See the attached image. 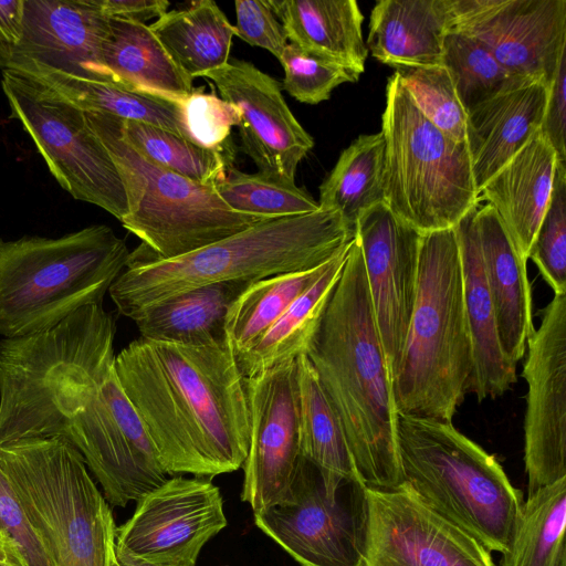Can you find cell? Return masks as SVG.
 <instances>
[{
	"instance_id": "ab89813d",
	"label": "cell",
	"mask_w": 566,
	"mask_h": 566,
	"mask_svg": "<svg viewBox=\"0 0 566 566\" xmlns=\"http://www.w3.org/2000/svg\"><path fill=\"white\" fill-rule=\"evenodd\" d=\"M554 294H566V164L557 161L548 207L528 251Z\"/></svg>"
},
{
	"instance_id": "bcb514c9",
	"label": "cell",
	"mask_w": 566,
	"mask_h": 566,
	"mask_svg": "<svg viewBox=\"0 0 566 566\" xmlns=\"http://www.w3.org/2000/svg\"><path fill=\"white\" fill-rule=\"evenodd\" d=\"M94 4L108 18H118L146 23L167 12V0H93Z\"/></svg>"
},
{
	"instance_id": "83f0119b",
	"label": "cell",
	"mask_w": 566,
	"mask_h": 566,
	"mask_svg": "<svg viewBox=\"0 0 566 566\" xmlns=\"http://www.w3.org/2000/svg\"><path fill=\"white\" fill-rule=\"evenodd\" d=\"M287 40L301 50L355 71H365L368 49L364 14L355 0H269Z\"/></svg>"
},
{
	"instance_id": "d590c367",
	"label": "cell",
	"mask_w": 566,
	"mask_h": 566,
	"mask_svg": "<svg viewBox=\"0 0 566 566\" xmlns=\"http://www.w3.org/2000/svg\"><path fill=\"white\" fill-rule=\"evenodd\" d=\"M117 118L120 137L153 164L203 185H214L231 167L223 151L202 148L159 127Z\"/></svg>"
},
{
	"instance_id": "f907efd6",
	"label": "cell",
	"mask_w": 566,
	"mask_h": 566,
	"mask_svg": "<svg viewBox=\"0 0 566 566\" xmlns=\"http://www.w3.org/2000/svg\"><path fill=\"white\" fill-rule=\"evenodd\" d=\"M120 566H134V565H130V564H124V563H118Z\"/></svg>"
},
{
	"instance_id": "7bdbcfd3",
	"label": "cell",
	"mask_w": 566,
	"mask_h": 566,
	"mask_svg": "<svg viewBox=\"0 0 566 566\" xmlns=\"http://www.w3.org/2000/svg\"><path fill=\"white\" fill-rule=\"evenodd\" d=\"M0 531L13 542L23 566H52L1 467Z\"/></svg>"
},
{
	"instance_id": "c3c4849f",
	"label": "cell",
	"mask_w": 566,
	"mask_h": 566,
	"mask_svg": "<svg viewBox=\"0 0 566 566\" xmlns=\"http://www.w3.org/2000/svg\"><path fill=\"white\" fill-rule=\"evenodd\" d=\"M0 566H23L13 542L0 531Z\"/></svg>"
},
{
	"instance_id": "1f68e13d",
	"label": "cell",
	"mask_w": 566,
	"mask_h": 566,
	"mask_svg": "<svg viewBox=\"0 0 566 566\" xmlns=\"http://www.w3.org/2000/svg\"><path fill=\"white\" fill-rule=\"evenodd\" d=\"M384 175L382 133L358 136L319 186V209L337 211L355 229L366 210L385 202Z\"/></svg>"
},
{
	"instance_id": "4316f807",
	"label": "cell",
	"mask_w": 566,
	"mask_h": 566,
	"mask_svg": "<svg viewBox=\"0 0 566 566\" xmlns=\"http://www.w3.org/2000/svg\"><path fill=\"white\" fill-rule=\"evenodd\" d=\"M101 63L105 81L133 92L179 103L195 91L146 23L109 18Z\"/></svg>"
},
{
	"instance_id": "8992f818",
	"label": "cell",
	"mask_w": 566,
	"mask_h": 566,
	"mask_svg": "<svg viewBox=\"0 0 566 566\" xmlns=\"http://www.w3.org/2000/svg\"><path fill=\"white\" fill-rule=\"evenodd\" d=\"M396 436L403 484L486 549L505 553L524 501L497 459L452 422L397 412Z\"/></svg>"
},
{
	"instance_id": "7a4b0ae2",
	"label": "cell",
	"mask_w": 566,
	"mask_h": 566,
	"mask_svg": "<svg viewBox=\"0 0 566 566\" xmlns=\"http://www.w3.org/2000/svg\"><path fill=\"white\" fill-rule=\"evenodd\" d=\"M115 369L168 475L212 478L243 465L245 377L228 337L206 345L139 337L115 357Z\"/></svg>"
},
{
	"instance_id": "ba28073f",
	"label": "cell",
	"mask_w": 566,
	"mask_h": 566,
	"mask_svg": "<svg viewBox=\"0 0 566 566\" xmlns=\"http://www.w3.org/2000/svg\"><path fill=\"white\" fill-rule=\"evenodd\" d=\"M0 467L52 566H113L116 525L82 454L64 438L0 446Z\"/></svg>"
},
{
	"instance_id": "2e32d148",
	"label": "cell",
	"mask_w": 566,
	"mask_h": 566,
	"mask_svg": "<svg viewBox=\"0 0 566 566\" xmlns=\"http://www.w3.org/2000/svg\"><path fill=\"white\" fill-rule=\"evenodd\" d=\"M361 566H495L491 552L426 505L406 484L367 488Z\"/></svg>"
},
{
	"instance_id": "8fae6325",
	"label": "cell",
	"mask_w": 566,
	"mask_h": 566,
	"mask_svg": "<svg viewBox=\"0 0 566 566\" xmlns=\"http://www.w3.org/2000/svg\"><path fill=\"white\" fill-rule=\"evenodd\" d=\"M253 513L255 525L301 566H361L368 500L358 478H325L301 457L284 495Z\"/></svg>"
},
{
	"instance_id": "44dd1931",
	"label": "cell",
	"mask_w": 566,
	"mask_h": 566,
	"mask_svg": "<svg viewBox=\"0 0 566 566\" xmlns=\"http://www.w3.org/2000/svg\"><path fill=\"white\" fill-rule=\"evenodd\" d=\"M548 86L526 82L476 105L468 113L467 145L479 192L539 130Z\"/></svg>"
},
{
	"instance_id": "816d5d0a",
	"label": "cell",
	"mask_w": 566,
	"mask_h": 566,
	"mask_svg": "<svg viewBox=\"0 0 566 566\" xmlns=\"http://www.w3.org/2000/svg\"><path fill=\"white\" fill-rule=\"evenodd\" d=\"M116 559V558H115ZM113 566H120L116 560Z\"/></svg>"
},
{
	"instance_id": "5bb4252c",
	"label": "cell",
	"mask_w": 566,
	"mask_h": 566,
	"mask_svg": "<svg viewBox=\"0 0 566 566\" xmlns=\"http://www.w3.org/2000/svg\"><path fill=\"white\" fill-rule=\"evenodd\" d=\"M448 32L470 36L511 74L549 86L566 53V0H448Z\"/></svg>"
},
{
	"instance_id": "f546056e",
	"label": "cell",
	"mask_w": 566,
	"mask_h": 566,
	"mask_svg": "<svg viewBox=\"0 0 566 566\" xmlns=\"http://www.w3.org/2000/svg\"><path fill=\"white\" fill-rule=\"evenodd\" d=\"M353 240L331 259L318 280L256 342L237 355L244 377L306 353L339 280Z\"/></svg>"
},
{
	"instance_id": "d6986e66",
	"label": "cell",
	"mask_w": 566,
	"mask_h": 566,
	"mask_svg": "<svg viewBox=\"0 0 566 566\" xmlns=\"http://www.w3.org/2000/svg\"><path fill=\"white\" fill-rule=\"evenodd\" d=\"M220 97L240 112L238 125L242 151L259 171L285 184H295L302 159L314 139L291 112L282 85L254 64L233 59L205 73Z\"/></svg>"
},
{
	"instance_id": "3957f363",
	"label": "cell",
	"mask_w": 566,
	"mask_h": 566,
	"mask_svg": "<svg viewBox=\"0 0 566 566\" xmlns=\"http://www.w3.org/2000/svg\"><path fill=\"white\" fill-rule=\"evenodd\" d=\"M305 355L342 423L360 481L379 490L401 485L392 378L356 235Z\"/></svg>"
},
{
	"instance_id": "52a82bcc",
	"label": "cell",
	"mask_w": 566,
	"mask_h": 566,
	"mask_svg": "<svg viewBox=\"0 0 566 566\" xmlns=\"http://www.w3.org/2000/svg\"><path fill=\"white\" fill-rule=\"evenodd\" d=\"M128 255L124 240L105 224L60 238H0V336L45 332L102 303Z\"/></svg>"
},
{
	"instance_id": "ffe728a7",
	"label": "cell",
	"mask_w": 566,
	"mask_h": 566,
	"mask_svg": "<svg viewBox=\"0 0 566 566\" xmlns=\"http://www.w3.org/2000/svg\"><path fill=\"white\" fill-rule=\"evenodd\" d=\"M109 18L93 0H25L23 31L3 51L82 77L105 81L101 52Z\"/></svg>"
},
{
	"instance_id": "f35d334b",
	"label": "cell",
	"mask_w": 566,
	"mask_h": 566,
	"mask_svg": "<svg viewBox=\"0 0 566 566\" xmlns=\"http://www.w3.org/2000/svg\"><path fill=\"white\" fill-rule=\"evenodd\" d=\"M395 73L430 123L453 140L467 142L468 114L443 65L400 66Z\"/></svg>"
},
{
	"instance_id": "681fc988",
	"label": "cell",
	"mask_w": 566,
	"mask_h": 566,
	"mask_svg": "<svg viewBox=\"0 0 566 566\" xmlns=\"http://www.w3.org/2000/svg\"><path fill=\"white\" fill-rule=\"evenodd\" d=\"M558 566H566V558L562 559Z\"/></svg>"
},
{
	"instance_id": "f6af8a7d",
	"label": "cell",
	"mask_w": 566,
	"mask_h": 566,
	"mask_svg": "<svg viewBox=\"0 0 566 566\" xmlns=\"http://www.w3.org/2000/svg\"><path fill=\"white\" fill-rule=\"evenodd\" d=\"M539 133L555 150L557 160L566 164V53L560 57L548 86Z\"/></svg>"
},
{
	"instance_id": "d4e9b609",
	"label": "cell",
	"mask_w": 566,
	"mask_h": 566,
	"mask_svg": "<svg viewBox=\"0 0 566 566\" xmlns=\"http://www.w3.org/2000/svg\"><path fill=\"white\" fill-rule=\"evenodd\" d=\"M0 66L31 78L83 112L153 125L187 139L177 102L133 92L107 81L62 72L2 49Z\"/></svg>"
},
{
	"instance_id": "836d02e7",
	"label": "cell",
	"mask_w": 566,
	"mask_h": 566,
	"mask_svg": "<svg viewBox=\"0 0 566 566\" xmlns=\"http://www.w3.org/2000/svg\"><path fill=\"white\" fill-rule=\"evenodd\" d=\"M329 261L311 270L276 274L250 283L231 304L226 317V335L235 354L256 342L318 280Z\"/></svg>"
},
{
	"instance_id": "4fadbf2b",
	"label": "cell",
	"mask_w": 566,
	"mask_h": 566,
	"mask_svg": "<svg viewBox=\"0 0 566 566\" xmlns=\"http://www.w3.org/2000/svg\"><path fill=\"white\" fill-rule=\"evenodd\" d=\"M227 526L220 490L205 478L175 476L137 501L116 527L115 558L134 566H196L201 548Z\"/></svg>"
},
{
	"instance_id": "5b68a950",
	"label": "cell",
	"mask_w": 566,
	"mask_h": 566,
	"mask_svg": "<svg viewBox=\"0 0 566 566\" xmlns=\"http://www.w3.org/2000/svg\"><path fill=\"white\" fill-rule=\"evenodd\" d=\"M472 369L457 232L454 227L423 232L416 304L392 377L396 411L451 422L469 392Z\"/></svg>"
},
{
	"instance_id": "74e56055",
	"label": "cell",
	"mask_w": 566,
	"mask_h": 566,
	"mask_svg": "<svg viewBox=\"0 0 566 566\" xmlns=\"http://www.w3.org/2000/svg\"><path fill=\"white\" fill-rule=\"evenodd\" d=\"M214 188L231 209L242 213L280 218L319 209L318 202L296 184H285L260 171L247 174L230 167Z\"/></svg>"
},
{
	"instance_id": "60d3db41",
	"label": "cell",
	"mask_w": 566,
	"mask_h": 566,
	"mask_svg": "<svg viewBox=\"0 0 566 566\" xmlns=\"http://www.w3.org/2000/svg\"><path fill=\"white\" fill-rule=\"evenodd\" d=\"M284 70L282 87L295 99L315 105L329 98L334 88L357 82L353 70L307 53L289 43L279 59Z\"/></svg>"
},
{
	"instance_id": "e575fe53",
	"label": "cell",
	"mask_w": 566,
	"mask_h": 566,
	"mask_svg": "<svg viewBox=\"0 0 566 566\" xmlns=\"http://www.w3.org/2000/svg\"><path fill=\"white\" fill-rule=\"evenodd\" d=\"M566 478L527 496L501 566H558L566 558Z\"/></svg>"
},
{
	"instance_id": "7402d4cb",
	"label": "cell",
	"mask_w": 566,
	"mask_h": 566,
	"mask_svg": "<svg viewBox=\"0 0 566 566\" xmlns=\"http://www.w3.org/2000/svg\"><path fill=\"white\" fill-rule=\"evenodd\" d=\"M478 207L469 211L454 230L460 248L464 310L473 358L469 392L482 401L502 396L516 382V364L505 356L499 339L475 224Z\"/></svg>"
},
{
	"instance_id": "d6a6232c",
	"label": "cell",
	"mask_w": 566,
	"mask_h": 566,
	"mask_svg": "<svg viewBox=\"0 0 566 566\" xmlns=\"http://www.w3.org/2000/svg\"><path fill=\"white\" fill-rule=\"evenodd\" d=\"M296 363L300 455L326 476L358 478L342 423L310 359L302 354Z\"/></svg>"
},
{
	"instance_id": "603a6c76",
	"label": "cell",
	"mask_w": 566,
	"mask_h": 566,
	"mask_svg": "<svg viewBox=\"0 0 566 566\" xmlns=\"http://www.w3.org/2000/svg\"><path fill=\"white\" fill-rule=\"evenodd\" d=\"M475 224L500 344L505 356L516 364L524 357L526 342L534 332L526 261L492 206L476 208Z\"/></svg>"
},
{
	"instance_id": "e0dca14e",
	"label": "cell",
	"mask_w": 566,
	"mask_h": 566,
	"mask_svg": "<svg viewBox=\"0 0 566 566\" xmlns=\"http://www.w3.org/2000/svg\"><path fill=\"white\" fill-rule=\"evenodd\" d=\"M245 390L250 436L241 500L258 512L284 495L301 458L296 359L245 377Z\"/></svg>"
},
{
	"instance_id": "7c38bea8",
	"label": "cell",
	"mask_w": 566,
	"mask_h": 566,
	"mask_svg": "<svg viewBox=\"0 0 566 566\" xmlns=\"http://www.w3.org/2000/svg\"><path fill=\"white\" fill-rule=\"evenodd\" d=\"M1 86L10 117L21 123L59 185L74 199L97 206L120 221L127 213L125 189L85 113L11 70H2Z\"/></svg>"
},
{
	"instance_id": "4dcf8cb0",
	"label": "cell",
	"mask_w": 566,
	"mask_h": 566,
	"mask_svg": "<svg viewBox=\"0 0 566 566\" xmlns=\"http://www.w3.org/2000/svg\"><path fill=\"white\" fill-rule=\"evenodd\" d=\"M149 27L176 65L192 80L227 64L237 35L235 27L211 0L167 11Z\"/></svg>"
},
{
	"instance_id": "6da1fadb",
	"label": "cell",
	"mask_w": 566,
	"mask_h": 566,
	"mask_svg": "<svg viewBox=\"0 0 566 566\" xmlns=\"http://www.w3.org/2000/svg\"><path fill=\"white\" fill-rule=\"evenodd\" d=\"M116 322L102 303L0 340V446L62 437L106 501L125 507L168 478L115 369Z\"/></svg>"
},
{
	"instance_id": "cb8c5ba5",
	"label": "cell",
	"mask_w": 566,
	"mask_h": 566,
	"mask_svg": "<svg viewBox=\"0 0 566 566\" xmlns=\"http://www.w3.org/2000/svg\"><path fill=\"white\" fill-rule=\"evenodd\" d=\"M557 161L555 150L538 130L480 192L479 198L495 209L526 262L548 207Z\"/></svg>"
},
{
	"instance_id": "f1b7e54d",
	"label": "cell",
	"mask_w": 566,
	"mask_h": 566,
	"mask_svg": "<svg viewBox=\"0 0 566 566\" xmlns=\"http://www.w3.org/2000/svg\"><path fill=\"white\" fill-rule=\"evenodd\" d=\"M252 282L228 281L191 289L146 310L135 319L140 337L163 343L206 345L227 337L231 304Z\"/></svg>"
},
{
	"instance_id": "b9f144b4",
	"label": "cell",
	"mask_w": 566,
	"mask_h": 566,
	"mask_svg": "<svg viewBox=\"0 0 566 566\" xmlns=\"http://www.w3.org/2000/svg\"><path fill=\"white\" fill-rule=\"evenodd\" d=\"M179 106L187 139L202 148L223 151L232 127L240 123L239 109L202 88L181 99Z\"/></svg>"
},
{
	"instance_id": "ee69618b",
	"label": "cell",
	"mask_w": 566,
	"mask_h": 566,
	"mask_svg": "<svg viewBox=\"0 0 566 566\" xmlns=\"http://www.w3.org/2000/svg\"><path fill=\"white\" fill-rule=\"evenodd\" d=\"M234 7L237 36L253 46L265 49L279 60L289 43L269 0H235Z\"/></svg>"
},
{
	"instance_id": "277c9868",
	"label": "cell",
	"mask_w": 566,
	"mask_h": 566,
	"mask_svg": "<svg viewBox=\"0 0 566 566\" xmlns=\"http://www.w3.org/2000/svg\"><path fill=\"white\" fill-rule=\"evenodd\" d=\"M354 237L355 229L334 210L271 218L178 258L127 263L108 293L118 312L135 321L191 289L317 268Z\"/></svg>"
},
{
	"instance_id": "30bf717a",
	"label": "cell",
	"mask_w": 566,
	"mask_h": 566,
	"mask_svg": "<svg viewBox=\"0 0 566 566\" xmlns=\"http://www.w3.org/2000/svg\"><path fill=\"white\" fill-rule=\"evenodd\" d=\"M385 203L420 233L453 228L479 206L467 142H455L417 108L399 76L386 86Z\"/></svg>"
},
{
	"instance_id": "ac0fdd59",
	"label": "cell",
	"mask_w": 566,
	"mask_h": 566,
	"mask_svg": "<svg viewBox=\"0 0 566 566\" xmlns=\"http://www.w3.org/2000/svg\"><path fill=\"white\" fill-rule=\"evenodd\" d=\"M355 235L360 245L373 312L392 378L417 298L421 233L381 202L358 218Z\"/></svg>"
},
{
	"instance_id": "8d00e7d4",
	"label": "cell",
	"mask_w": 566,
	"mask_h": 566,
	"mask_svg": "<svg viewBox=\"0 0 566 566\" xmlns=\"http://www.w3.org/2000/svg\"><path fill=\"white\" fill-rule=\"evenodd\" d=\"M442 65L467 114L501 92L535 82L511 74L480 42L457 32L444 36Z\"/></svg>"
},
{
	"instance_id": "9c48e42d",
	"label": "cell",
	"mask_w": 566,
	"mask_h": 566,
	"mask_svg": "<svg viewBox=\"0 0 566 566\" xmlns=\"http://www.w3.org/2000/svg\"><path fill=\"white\" fill-rule=\"evenodd\" d=\"M122 179L127 213L123 227L142 240L127 263L168 260L271 219L231 209L214 185H203L150 163L119 135L117 118L84 112Z\"/></svg>"
},
{
	"instance_id": "9a60e30c",
	"label": "cell",
	"mask_w": 566,
	"mask_h": 566,
	"mask_svg": "<svg viewBox=\"0 0 566 566\" xmlns=\"http://www.w3.org/2000/svg\"><path fill=\"white\" fill-rule=\"evenodd\" d=\"M527 496L566 478V294H554L526 342Z\"/></svg>"
},
{
	"instance_id": "484cf974",
	"label": "cell",
	"mask_w": 566,
	"mask_h": 566,
	"mask_svg": "<svg viewBox=\"0 0 566 566\" xmlns=\"http://www.w3.org/2000/svg\"><path fill=\"white\" fill-rule=\"evenodd\" d=\"M448 0H380L369 18L367 49L392 66L442 65Z\"/></svg>"
},
{
	"instance_id": "7dc6e473",
	"label": "cell",
	"mask_w": 566,
	"mask_h": 566,
	"mask_svg": "<svg viewBox=\"0 0 566 566\" xmlns=\"http://www.w3.org/2000/svg\"><path fill=\"white\" fill-rule=\"evenodd\" d=\"M25 0L0 1V45L14 48L23 31Z\"/></svg>"
}]
</instances>
